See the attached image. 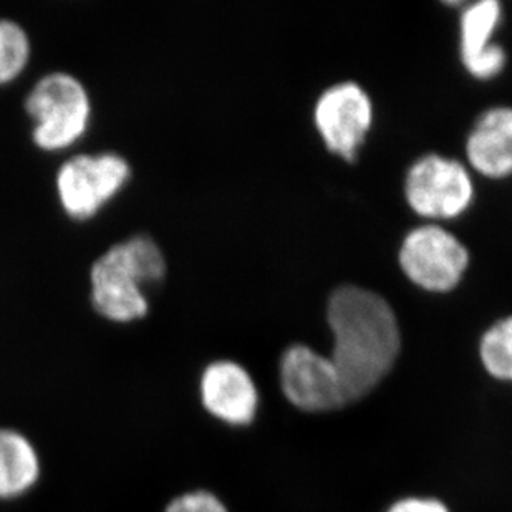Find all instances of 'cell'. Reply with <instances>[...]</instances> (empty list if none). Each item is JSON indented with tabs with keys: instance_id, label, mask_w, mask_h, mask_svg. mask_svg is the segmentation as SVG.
Returning a JSON list of instances; mask_svg holds the SVG:
<instances>
[{
	"instance_id": "14",
	"label": "cell",
	"mask_w": 512,
	"mask_h": 512,
	"mask_svg": "<svg viewBox=\"0 0 512 512\" xmlns=\"http://www.w3.org/2000/svg\"><path fill=\"white\" fill-rule=\"evenodd\" d=\"M478 352L489 377L512 385V315L496 320L484 330Z\"/></svg>"
},
{
	"instance_id": "13",
	"label": "cell",
	"mask_w": 512,
	"mask_h": 512,
	"mask_svg": "<svg viewBox=\"0 0 512 512\" xmlns=\"http://www.w3.org/2000/svg\"><path fill=\"white\" fill-rule=\"evenodd\" d=\"M32 39L17 20L0 19V88L17 82L32 60Z\"/></svg>"
},
{
	"instance_id": "2",
	"label": "cell",
	"mask_w": 512,
	"mask_h": 512,
	"mask_svg": "<svg viewBox=\"0 0 512 512\" xmlns=\"http://www.w3.org/2000/svg\"><path fill=\"white\" fill-rule=\"evenodd\" d=\"M166 274L168 261L156 239L143 232L131 234L93 261L90 304L108 322L133 324L150 314V292Z\"/></svg>"
},
{
	"instance_id": "16",
	"label": "cell",
	"mask_w": 512,
	"mask_h": 512,
	"mask_svg": "<svg viewBox=\"0 0 512 512\" xmlns=\"http://www.w3.org/2000/svg\"><path fill=\"white\" fill-rule=\"evenodd\" d=\"M385 512H451L443 501L425 496H406L398 499Z\"/></svg>"
},
{
	"instance_id": "3",
	"label": "cell",
	"mask_w": 512,
	"mask_h": 512,
	"mask_svg": "<svg viewBox=\"0 0 512 512\" xmlns=\"http://www.w3.org/2000/svg\"><path fill=\"white\" fill-rule=\"evenodd\" d=\"M24 112L30 138L44 153H63L87 136L93 121V102L87 85L65 70L47 72L29 88Z\"/></svg>"
},
{
	"instance_id": "12",
	"label": "cell",
	"mask_w": 512,
	"mask_h": 512,
	"mask_svg": "<svg viewBox=\"0 0 512 512\" xmlns=\"http://www.w3.org/2000/svg\"><path fill=\"white\" fill-rule=\"evenodd\" d=\"M37 451L24 435L0 428V499L19 498L39 479Z\"/></svg>"
},
{
	"instance_id": "9",
	"label": "cell",
	"mask_w": 512,
	"mask_h": 512,
	"mask_svg": "<svg viewBox=\"0 0 512 512\" xmlns=\"http://www.w3.org/2000/svg\"><path fill=\"white\" fill-rule=\"evenodd\" d=\"M201 401L209 415L226 425L247 426L259 411V390L247 368L234 360H216L199 380Z\"/></svg>"
},
{
	"instance_id": "15",
	"label": "cell",
	"mask_w": 512,
	"mask_h": 512,
	"mask_svg": "<svg viewBox=\"0 0 512 512\" xmlns=\"http://www.w3.org/2000/svg\"><path fill=\"white\" fill-rule=\"evenodd\" d=\"M166 512H229L226 504L209 491H191L173 499Z\"/></svg>"
},
{
	"instance_id": "11",
	"label": "cell",
	"mask_w": 512,
	"mask_h": 512,
	"mask_svg": "<svg viewBox=\"0 0 512 512\" xmlns=\"http://www.w3.org/2000/svg\"><path fill=\"white\" fill-rule=\"evenodd\" d=\"M464 153L469 168L484 178H511L512 107L499 105L481 113L469 130Z\"/></svg>"
},
{
	"instance_id": "7",
	"label": "cell",
	"mask_w": 512,
	"mask_h": 512,
	"mask_svg": "<svg viewBox=\"0 0 512 512\" xmlns=\"http://www.w3.org/2000/svg\"><path fill=\"white\" fill-rule=\"evenodd\" d=\"M314 125L332 155L353 163L372 130V98L357 82L335 83L317 98Z\"/></svg>"
},
{
	"instance_id": "1",
	"label": "cell",
	"mask_w": 512,
	"mask_h": 512,
	"mask_svg": "<svg viewBox=\"0 0 512 512\" xmlns=\"http://www.w3.org/2000/svg\"><path fill=\"white\" fill-rule=\"evenodd\" d=\"M332 332L329 358L348 403L367 397L392 372L401 350V330L392 304L375 290L340 285L327 302Z\"/></svg>"
},
{
	"instance_id": "5",
	"label": "cell",
	"mask_w": 512,
	"mask_h": 512,
	"mask_svg": "<svg viewBox=\"0 0 512 512\" xmlns=\"http://www.w3.org/2000/svg\"><path fill=\"white\" fill-rule=\"evenodd\" d=\"M469 261L463 241L436 223L411 229L398 251V264L406 279L433 294L455 290L468 271Z\"/></svg>"
},
{
	"instance_id": "10",
	"label": "cell",
	"mask_w": 512,
	"mask_h": 512,
	"mask_svg": "<svg viewBox=\"0 0 512 512\" xmlns=\"http://www.w3.org/2000/svg\"><path fill=\"white\" fill-rule=\"evenodd\" d=\"M501 22L503 4L498 0H479L459 15V55L476 80H493L506 68L508 54L493 42Z\"/></svg>"
},
{
	"instance_id": "6",
	"label": "cell",
	"mask_w": 512,
	"mask_h": 512,
	"mask_svg": "<svg viewBox=\"0 0 512 512\" xmlns=\"http://www.w3.org/2000/svg\"><path fill=\"white\" fill-rule=\"evenodd\" d=\"M474 194L473 176L455 158L431 153L418 158L406 171V204L430 223L463 216L471 208Z\"/></svg>"
},
{
	"instance_id": "4",
	"label": "cell",
	"mask_w": 512,
	"mask_h": 512,
	"mask_svg": "<svg viewBox=\"0 0 512 512\" xmlns=\"http://www.w3.org/2000/svg\"><path fill=\"white\" fill-rule=\"evenodd\" d=\"M131 176L130 161L118 151L75 153L55 173L58 206L72 221H90L128 188Z\"/></svg>"
},
{
	"instance_id": "8",
	"label": "cell",
	"mask_w": 512,
	"mask_h": 512,
	"mask_svg": "<svg viewBox=\"0 0 512 512\" xmlns=\"http://www.w3.org/2000/svg\"><path fill=\"white\" fill-rule=\"evenodd\" d=\"M279 382L290 405L307 413H327L348 405L339 373L329 355L295 343L282 353Z\"/></svg>"
}]
</instances>
